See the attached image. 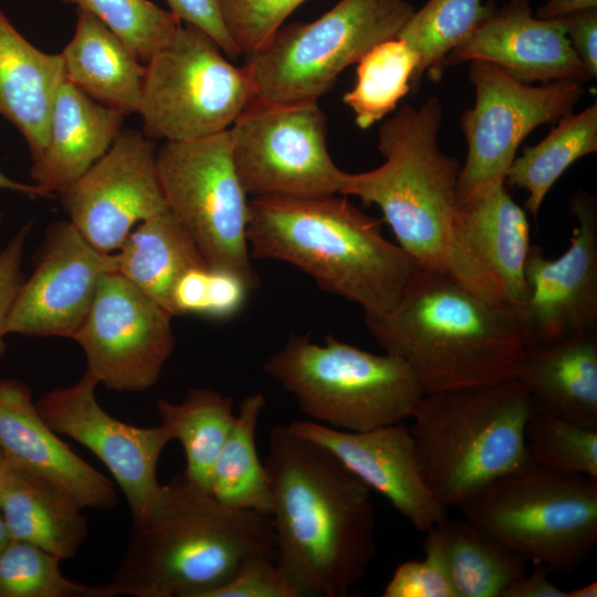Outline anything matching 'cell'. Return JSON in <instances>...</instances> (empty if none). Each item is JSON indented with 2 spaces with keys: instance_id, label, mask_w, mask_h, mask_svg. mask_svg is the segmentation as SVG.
<instances>
[{
  "instance_id": "cell-25",
  "label": "cell",
  "mask_w": 597,
  "mask_h": 597,
  "mask_svg": "<svg viewBox=\"0 0 597 597\" xmlns=\"http://www.w3.org/2000/svg\"><path fill=\"white\" fill-rule=\"evenodd\" d=\"M65 80L61 54L35 48L0 9V114L23 135L32 161L46 147L53 105Z\"/></svg>"
},
{
  "instance_id": "cell-23",
  "label": "cell",
  "mask_w": 597,
  "mask_h": 597,
  "mask_svg": "<svg viewBox=\"0 0 597 597\" xmlns=\"http://www.w3.org/2000/svg\"><path fill=\"white\" fill-rule=\"evenodd\" d=\"M125 116L65 80L53 105L46 147L32 161L33 184L48 197L59 195L109 149Z\"/></svg>"
},
{
  "instance_id": "cell-37",
  "label": "cell",
  "mask_w": 597,
  "mask_h": 597,
  "mask_svg": "<svg viewBox=\"0 0 597 597\" xmlns=\"http://www.w3.org/2000/svg\"><path fill=\"white\" fill-rule=\"evenodd\" d=\"M62 1L95 15L145 64L171 41L181 25L176 14L149 0Z\"/></svg>"
},
{
  "instance_id": "cell-26",
  "label": "cell",
  "mask_w": 597,
  "mask_h": 597,
  "mask_svg": "<svg viewBox=\"0 0 597 597\" xmlns=\"http://www.w3.org/2000/svg\"><path fill=\"white\" fill-rule=\"evenodd\" d=\"M83 507L45 479L3 461L0 511L12 540L73 558L87 536Z\"/></svg>"
},
{
  "instance_id": "cell-3",
  "label": "cell",
  "mask_w": 597,
  "mask_h": 597,
  "mask_svg": "<svg viewBox=\"0 0 597 597\" xmlns=\"http://www.w3.org/2000/svg\"><path fill=\"white\" fill-rule=\"evenodd\" d=\"M255 555L276 561L271 516L228 506L181 474L133 523L113 582L136 597H209Z\"/></svg>"
},
{
  "instance_id": "cell-9",
  "label": "cell",
  "mask_w": 597,
  "mask_h": 597,
  "mask_svg": "<svg viewBox=\"0 0 597 597\" xmlns=\"http://www.w3.org/2000/svg\"><path fill=\"white\" fill-rule=\"evenodd\" d=\"M413 11L406 0H339L312 22L280 27L245 57L255 98L317 102L342 71L397 38Z\"/></svg>"
},
{
  "instance_id": "cell-21",
  "label": "cell",
  "mask_w": 597,
  "mask_h": 597,
  "mask_svg": "<svg viewBox=\"0 0 597 597\" xmlns=\"http://www.w3.org/2000/svg\"><path fill=\"white\" fill-rule=\"evenodd\" d=\"M0 450L9 463L39 475L83 509H109L115 484L78 457L39 413L23 381L0 378Z\"/></svg>"
},
{
  "instance_id": "cell-35",
  "label": "cell",
  "mask_w": 597,
  "mask_h": 597,
  "mask_svg": "<svg viewBox=\"0 0 597 597\" xmlns=\"http://www.w3.org/2000/svg\"><path fill=\"white\" fill-rule=\"evenodd\" d=\"M56 556L12 540L0 555V597H114L127 595L117 583L85 585L66 578Z\"/></svg>"
},
{
  "instance_id": "cell-44",
  "label": "cell",
  "mask_w": 597,
  "mask_h": 597,
  "mask_svg": "<svg viewBox=\"0 0 597 597\" xmlns=\"http://www.w3.org/2000/svg\"><path fill=\"white\" fill-rule=\"evenodd\" d=\"M566 35L591 78L597 75V8L577 11L562 18Z\"/></svg>"
},
{
  "instance_id": "cell-45",
  "label": "cell",
  "mask_w": 597,
  "mask_h": 597,
  "mask_svg": "<svg viewBox=\"0 0 597 597\" xmlns=\"http://www.w3.org/2000/svg\"><path fill=\"white\" fill-rule=\"evenodd\" d=\"M531 575L510 585L502 597H567V591L557 587L549 578V569L543 565H534Z\"/></svg>"
},
{
  "instance_id": "cell-19",
  "label": "cell",
  "mask_w": 597,
  "mask_h": 597,
  "mask_svg": "<svg viewBox=\"0 0 597 597\" xmlns=\"http://www.w3.org/2000/svg\"><path fill=\"white\" fill-rule=\"evenodd\" d=\"M287 427L332 452L370 491L386 498L417 531L426 533L447 517V507L423 479L413 438L404 422L359 432L313 420L292 421Z\"/></svg>"
},
{
  "instance_id": "cell-27",
  "label": "cell",
  "mask_w": 597,
  "mask_h": 597,
  "mask_svg": "<svg viewBox=\"0 0 597 597\" xmlns=\"http://www.w3.org/2000/svg\"><path fill=\"white\" fill-rule=\"evenodd\" d=\"M66 80L94 101L124 115L138 113L145 65L88 11L76 8V24L62 53Z\"/></svg>"
},
{
  "instance_id": "cell-51",
  "label": "cell",
  "mask_w": 597,
  "mask_h": 597,
  "mask_svg": "<svg viewBox=\"0 0 597 597\" xmlns=\"http://www.w3.org/2000/svg\"><path fill=\"white\" fill-rule=\"evenodd\" d=\"M0 224H1V213H0Z\"/></svg>"
},
{
  "instance_id": "cell-20",
  "label": "cell",
  "mask_w": 597,
  "mask_h": 597,
  "mask_svg": "<svg viewBox=\"0 0 597 597\" xmlns=\"http://www.w3.org/2000/svg\"><path fill=\"white\" fill-rule=\"evenodd\" d=\"M485 61L523 83L570 80L590 74L573 50L562 18L533 15L528 0H509L446 59V69L465 61Z\"/></svg>"
},
{
  "instance_id": "cell-14",
  "label": "cell",
  "mask_w": 597,
  "mask_h": 597,
  "mask_svg": "<svg viewBox=\"0 0 597 597\" xmlns=\"http://www.w3.org/2000/svg\"><path fill=\"white\" fill-rule=\"evenodd\" d=\"M172 317L117 271L105 274L72 336L85 354V373L115 391L149 389L175 349Z\"/></svg>"
},
{
  "instance_id": "cell-6",
  "label": "cell",
  "mask_w": 597,
  "mask_h": 597,
  "mask_svg": "<svg viewBox=\"0 0 597 597\" xmlns=\"http://www.w3.org/2000/svg\"><path fill=\"white\" fill-rule=\"evenodd\" d=\"M533 399L516 379L426 394L409 427L423 479L446 506L532 462Z\"/></svg>"
},
{
  "instance_id": "cell-2",
  "label": "cell",
  "mask_w": 597,
  "mask_h": 597,
  "mask_svg": "<svg viewBox=\"0 0 597 597\" xmlns=\"http://www.w3.org/2000/svg\"><path fill=\"white\" fill-rule=\"evenodd\" d=\"M365 323L385 353L409 366L425 395L514 379L526 348L507 304L416 265L396 304L365 315Z\"/></svg>"
},
{
  "instance_id": "cell-1",
  "label": "cell",
  "mask_w": 597,
  "mask_h": 597,
  "mask_svg": "<svg viewBox=\"0 0 597 597\" xmlns=\"http://www.w3.org/2000/svg\"><path fill=\"white\" fill-rule=\"evenodd\" d=\"M276 563L303 595L345 597L375 556L370 490L326 448L284 425L269 434Z\"/></svg>"
},
{
  "instance_id": "cell-7",
  "label": "cell",
  "mask_w": 597,
  "mask_h": 597,
  "mask_svg": "<svg viewBox=\"0 0 597 597\" xmlns=\"http://www.w3.org/2000/svg\"><path fill=\"white\" fill-rule=\"evenodd\" d=\"M263 371L314 421L346 431H366L411 419L425 392L399 357L373 354L328 336L291 335L271 354Z\"/></svg>"
},
{
  "instance_id": "cell-17",
  "label": "cell",
  "mask_w": 597,
  "mask_h": 597,
  "mask_svg": "<svg viewBox=\"0 0 597 597\" xmlns=\"http://www.w3.org/2000/svg\"><path fill=\"white\" fill-rule=\"evenodd\" d=\"M97 385L85 373L76 384L43 394L35 407L57 434L74 439L104 463L127 500L133 523L138 522L160 494L157 465L174 439L164 423L145 428L115 419L100 406Z\"/></svg>"
},
{
  "instance_id": "cell-38",
  "label": "cell",
  "mask_w": 597,
  "mask_h": 597,
  "mask_svg": "<svg viewBox=\"0 0 597 597\" xmlns=\"http://www.w3.org/2000/svg\"><path fill=\"white\" fill-rule=\"evenodd\" d=\"M305 0H218L224 25L240 55L248 57Z\"/></svg>"
},
{
  "instance_id": "cell-36",
  "label": "cell",
  "mask_w": 597,
  "mask_h": 597,
  "mask_svg": "<svg viewBox=\"0 0 597 597\" xmlns=\"http://www.w3.org/2000/svg\"><path fill=\"white\" fill-rule=\"evenodd\" d=\"M524 436L534 463L597 478V429L557 417L533 400Z\"/></svg>"
},
{
  "instance_id": "cell-41",
  "label": "cell",
  "mask_w": 597,
  "mask_h": 597,
  "mask_svg": "<svg viewBox=\"0 0 597 597\" xmlns=\"http://www.w3.org/2000/svg\"><path fill=\"white\" fill-rule=\"evenodd\" d=\"M254 289L239 274L209 266L201 316L227 320L244 306Z\"/></svg>"
},
{
  "instance_id": "cell-13",
  "label": "cell",
  "mask_w": 597,
  "mask_h": 597,
  "mask_svg": "<svg viewBox=\"0 0 597 597\" xmlns=\"http://www.w3.org/2000/svg\"><path fill=\"white\" fill-rule=\"evenodd\" d=\"M232 156L248 195L324 197L339 193L345 171L327 149L317 102L254 98L229 128Z\"/></svg>"
},
{
  "instance_id": "cell-5",
  "label": "cell",
  "mask_w": 597,
  "mask_h": 597,
  "mask_svg": "<svg viewBox=\"0 0 597 597\" xmlns=\"http://www.w3.org/2000/svg\"><path fill=\"white\" fill-rule=\"evenodd\" d=\"M442 113L436 96L418 108L402 105L378 130L384 164L345 172L339 193L376 205L416 266L449 274L482 296L454 235L461 166L439 148Z\"/></svg>"
},
{
  "instance_id": "cell-43",
  "label": "cell",
  "mask_w": 597,
  "mask_h": 597,
  "mask_svg": "<svg viewBox=\"0 0 597 597\" xmlns=\"http://www.w3.org/2000/svg\"><path fill=\"white\" fill-rule=\"evenodd\" d=\"M165 1L181 22L206 32L230 57L240 56L222 20L218 0Z\"/></svg>"
},
{
  "instance_id": "cell-10",
  "label": "cell",
  "mask_w": 597,
  "mask_h": 597,
  "mask_svg": "<svg viewBox=\"0 0 597 597\" xmlns=\"http://www.w3.org/2000/svg\"><path fill=\"white\" fill-rule=\"evenodd\" d=\"M206 32L181 24L145 64L138 113L143 134L177 142L228 130L255 98L245 65L229 62Z\"/></svg>"
},
{
  "instance_id": "cell-34",
  "label": "cell",
  "mask_w": 597,
  "mask_h": 597,
  "mask_svg": "<svg viewBox=\"0 0 597 597\" xmlns=\"http://www.w3.org/2000/svg\"><path fill=\"white\" fill-rule=\"evenodd\" d=\"M418 63L417 53L398 36L378 43L359 59L355 85L343 102L354 112L360 129L369 128L396 108L411 90Z\"/></svg>"
},
{
  "instance_id": "cell-31",
  "label": "cell",
  "mask_w": 597,
  "mask_h": 597,
  "mask_svg": "<svg viewBox=\"0 0 597 597\" xmlns=\"http://www.w3.org/2000/svg\"><path fill=\"white\" fill-rule=\"evenodd\" d=\"M265 407L261 394L240 404L231 431L212 467L209 493L235 509L269 515L272 509L269 475L256 449V427Z\"/></svg>"
},
{
  "instance_id": "cell-50",
  "label": "cell",
  "mask_w": 597,
  "mask_h": 597,
  "mask_svg": "<svg viewBox=\"0 0 597 597\" xmlns=\"http://www.w3.org/2000/svg\"><path fill=\"white\" fill-rule=\"evenodd\" d=\"M3 461H4V459H3L2 452L0 450V470H1V467L3 464Z\"/></svg>"
},
{
  "instance_id": "cell-40",
  "label": "cell",
  "mask_w": 597,
  "mask_h": 597,
  "mask_svg": "<svg viewBox=\"0 0 597 597\" xmlns=\"http://www.w3.org/2000/svg\"><path fill=\"white\" fill-rule=\"evenodd\" d=\"M384 597H457L441 562L425 553L422 561L400 564L387 583Z\"/></svg>"
},
{
  "instance_id": "cell-15",
  "label": "cell",
  "mask_w": 597,
  "mask_h": 597,
  "mask_svg": "<svg viewBox=\"0 0 597 597\" xmlns=\"http://www.w3.org/2000/svg\"><path fill=\"white\" fill-rule=\"evenodd\" d=\"M153 139L122 129L109 149L59 196L69 221L97 250L115 253L140 222L167 210Z\"/></svg>"
},
{
  "instance_id": "cell-33",
  "label": "cell",
  "mask_w": 597,
  "mask_h": 597,
  "mask_svg": "<svg viewBox=\"0 0 597 597\" xmlns=\"http://www.w3.org/2000/svg\"><path fill=\"white\" fill-rule=\"evenodd\" d=\"M495 6L482 0H428L398 34L418 55L419 63L410 81L417 94L423 73L440 81L448 54L467 40L492 13Z\"/></svg>"
},
{
  "instance_id": "cell-18",
  "label": "cell",
  "mask_w": 597,
  "mask_h": 597,
  "mask_svg": "<svg viewBox=\"0 0 597 597\" xmlns=\"http://www.w3.org/2000/svg\"><path fill=\"white\" fill-rule=\"evenodd\" d=\"M117 255L94 248L70 222L48 229L32 275L10 308L6 334L69 337L84 322L101 279L117 271Z\"/></svg>"
},
{
  "instance_id": "cell-4",
  "label": "cell",
  "mask_w": 597,
  "mask_h": 597,
  "mask_svg": "<svg viewBox=\"0 0 597 597\" xmlns=\"http://www.w3.org/2000/svg\"><path fill=\"white\" fill-rule=\"evenodd\" d=\"M247 239L252 258L296 266L365 315L390 310L415 268L378 220L335 195L253 198Z\"/></svg>"
},
{
  "instance_id": "cell-39",
  "label": "cell",
  "mask_w": 597,
  "mask_h": 597,
  "mask_svg": "<svg viewBox=\"0 0 597 597\" xmlns=\"http://www.w3.org/2000/svg\"><path fill=\"white\" fill-rule=\"evenodd\" d=\"M302 590L272 557L247 558L234 575L209 597H300Z\"/></svg>"
},
{
  "instance_id": "cell-48",
  "label": "cell",
  "mask_w": 597,
  "mask_h": 597,
  "mask_svg": "<svg viewBox=\"0 0 597 597\" xmlns=\"http://www.w3.org/2000/svg\"><path fill=\"white\" fill-rule=\"evenodd\" d=\"M597 582H591L585 586L567 591V597H596Z\"/></svg>"
},
{
  "instance_id": "cell-16",
  "label": "cell",
  "mask_w": 597,
  "mask_h": 597,
  "mask_svg": "<svg viewBox=\"0 0 597 597\" xmlns=\"http://www.w3.org/2000/svg\"><path fill=\"white\" fill-rule=\"evenodd\" d=\"M576 218L568 249L547 259L543 249L531 245L525 264L527 298L510 306L526 347L563 341L597 328V202L577 190L569 203Z\"/></svg>"
},
{
  "instance_id": "cell-22",
  "label": "cell",
  "mask_w": 597,
  "mask_h": 597,
  "mask_svg": "<svg viewBox=\"0 0 597 597\" xmlns=\"http://www.w3.org/2000/svg\"><path fill=\"white\" fill-rule=\"evenodd\" d=\"M454 235L460 254L485 296L509 306L527 298L530 222L505 184L458 205Z\"/></svg>"
},
{
  "instance_id": "cell-46",
  "label": "cell",
  "mask_w": 597,
  "mask_h": 597,
  "mask_svg": "<svg viewBox=\"0 0 597 597\" xmlns=\"http://www.w3.org/2000/svg\"><path fill=\"white\" fill-rule=\"evenodd\" d=\"M596 8L597 0H547L537 9L536 17L540 19H556L577 11Z\"/></svg>"
},
{
  "instance_id": "cell-29",
  "label": "cell",
  "mask_w": 597,
  "mask_h": 597,
  "mask_svg": "<svg viewBox=\"0 0 597 597\" xmlns=\"http://www.w3.org/2000/svg\"><path fill=\"white\" fill-rule=\"evenodd\" d=\"M116 255L117 272L170 314L171 292L178 279L192 268L208 264L189 232L168 209L137 224Z\"/></svg>"
},
{
  "instance_id": "cell-28",
  "label": "cell",
  "mask_w": 597,
  "mask_h": 597,
  "mask_svg": "<svg viewBox=\"0 0 597 597\" xmlns=\"http://www.w3.org/2000/svg\"><path fill=\"white\" fill-rule=\"evenodd\" d=\"M425 534L423 553L441 562L457 597H502L526 574L525 559L465 519L447 516Z\"/></svg>"
},
{
  "instance_id": "cell-49",
  "label": "cell",
  "mask_w": 597,
  "mask_h": 597,
  "mask_svg": "<svg viewBox=\"0 0 597 597\" xmlns=\"http://www.w3.org/2000/svg\"><path fill=\"white\" fill-rule=\"evenodd\" d=\"M11 541V536L4 523L3 516L0 511V555Z\"/></svg>"
},
{
  "instance_id": "cell-47",
  "label": "cell",
  "mask_w": 597,
  "mask_h": 597,
  "mask_svg": "<svg viewBox=\"0 0 597 597\" xmlns=\"http://www.w3.org/2000/svg\"><path fill=\"white\" fill-rule=\"evenodd\" d=\"M0 189H9L29 196L48 197L44 191L34 184H23L15 181L0 171Z\"/></svg>"
},
{
  "instance_id": "cell-32",
  "label": "cell",
  "mask_w": 597,
  "mask_h": 597,
  "mask_svg": "<svg viewBox=\"0 0 597 597\" xmlns=\"http://www.w3.org/2000/svg\"><path fill=\"white\" fill-rule=\"evenodd\" d=\"M597 150V103L582 112L567 113L538 144L524 147L515 157L505 185L527 192L525 209L537 216L554 184L582 157Z\"/></svg>"
},
{
  "instance_id": "cell-42",
  "label": "cell",
  "mask_w": 597,
  "mask_h": 597,
  "mask_svg": "<svg viewBox=\"0 0 597 597\" xmlns=\"http://www.w3.org/2000/svg\"><path fill=\"white\" fill-rule=\"evenodd\" d=\"M32 229L29 221L22 226L8 244L0 250V354L10 308L22 284V259L27 238Z\"/></svg>"
},
{
  "instance_id": "cell-11",
  "label": "cell",
  "mask_w": 597,
  "mask_h": 597,
  "mask_svg": "<svg viewBox=\"0 0 597 597\" xmlns=\"http://www.w3.org/2000/svg\"><path fill=\"white\" fill-rule=\"evenodd\" d=\"M156 161L167 208L208 265L237 273L256 290L247 239L250 201L234 166L230 130L164 142Z\"/></svg>"
},
{
  "instance_id": "cell-12",
  "label": "cell",
  "mask_w": 597,
  "mask_h": 597,
  "mask_svg": "<svg viewBox=\"0 0 597 597\" xmlns=\"http://www.w3.org/2000/svg\"><path fill=\"white\" fill-rule=\"evenodd\" d=\"M469 80L475 101L460 117L467 157L458 176V205L504 185L522 140L573 112L585 93L583 83L570 80L533 86L480 60L470 61Z\"/></svg>"
},
{
  "instance_id": "cell-8",
  "label": "cell",
  "mask_w": 597,
  "mask_h": 597,
  "mask_svg": "<svg viewBox=\"0 0 597 597\" xmlns=\"http://www.w3.org/2000/svg\"><path fill=\"white\" fill-rule=\"evenodd\" d=\"M463 519L551 573L580 567L597 544V478L533 461L457 505Z\"/></svg>"
},
{
  "instance_id": "cell-30",
  "label": "cell",
  "mask_w": 597,
  "mask_h": 597,
  "mask_svg": "<svg viewBox=\"0 0 597 597\" xmlns=\"http://www.w3.org/2000/svg\"><path fill=\"white\" fill-rule=\"evenodd\" d=\"M157 409L161 423L184 448V478L209 493L212 467L235 418L232 398L210 388H192L180 402L160 399Z\"/></svg>"
},
{
  "instance_id": "cell-24",
  "label": "cell",
  "mask_w": 597,
  "mask_h": 597,
  "mask_svg": "<svg viewBox=\"0 0 597 597\" xmlns=\"http://www.w3.org/2000/svg\"><path fill=\"white\" fill-rule=\"evenodd\" d=\"M514 379L541 408L597 429V328L526 347Z\"/></svg>"
}]
</instances>
